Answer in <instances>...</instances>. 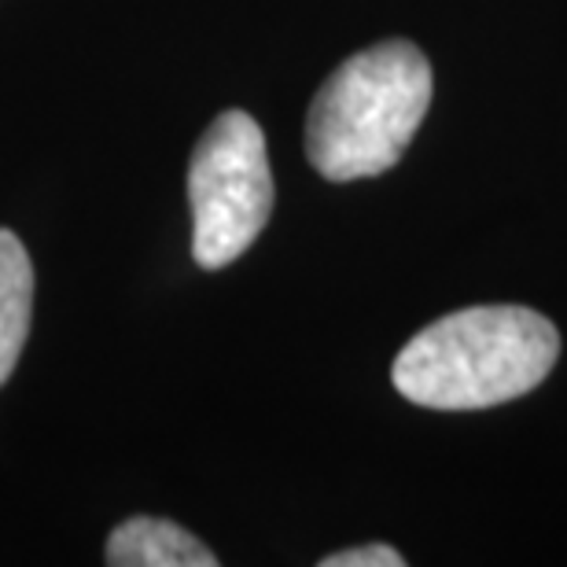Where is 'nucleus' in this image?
<instances>
[{
  "mask_svg": "<svg viewBox=\"0 0 567 567\" xmlns=\"http://www.w3.org/2000/svg\"><path fill=\"white\" fill-rule=\"evenodd\" d=\"M104 560L111 567H214L218 557L174 519L133 516L107 538Z\"/></svg>",
  "mask_w": 567,
  "mask_h": 567,
  "instance_id": "obj_4",
  "label": "nucleus"
},
{
  "mask_svg": "<svg viewBox=\"0 0 567 567\" xmlns=\"http://www.w3.org/2000/svg\"><path fill=\"white\" fill-rule=\"evenodd\" d=\"M33 306V266L22 240L11 229H0V388L19 365V354L30 336Z\"/></svg>",
  "mask_w": 567,
  "mask_h": 567,
  "instance_id": "obj_5",
  "label": "nucleus"
},
{
  "mask_svg": "<svg viewBox=\"0 0 567 567\" xmlns=\"http://www.w3.org/2000/svg\"><path fill=\"white\" fill-rule=\"evenodd\" d=\"M192 258L199 269H225L258 240L274 214L262 126L233 107L199 137L188 163Z\"/></svg>",
  "mask_w": 567,
  "mask_h": 567,
  "instance_id": "obj_3",
  "label": "nucleus"
},
{
  "mask_svg": "<svg viewBox=\"0 0 567 567\" xmlns=\"http://www.w3.org/2000/svg\"><path fill=\"white\" fill-rule=\"evenodd\" d=\"M402 564L405 557L391 546H358L321 560V567H402Z\"/></svg>",
  "mask_w": 567,
  "mask_h": 567,
  "instance_id": "obj_6",
  "label": "nucleus"
},
{
  "mask_svg": "<svg viewBox=\"0 0 567 567\" xmlns=\"http://www.w3.org/2000/svg\"><path fill=\"white\" fill-rule=\"evenodd\" d=\"M560 358V332L527 306H468L399 350L394 391L424 410H491L524 399Z\"/></svg>",
  "mask_w": 567,
  "mask_h": 567,
  "instance_id": "obj_1",
  "label": "nucleus"
},
{
  "mask_svg": "<svg viewBox=\"0 0 567 567\" xmlns=\"http://www.w3.org/2000/svg\"><path fill=\"white\" fill-rule=\"evenodd\" d=\"M431 89V63L413 41L394 38L350 55L317 89L306 158L328 181L388 174L421 130Z\"/></svg>",
  "mask_w": 567,
  "mask_h": 567,
  "instance_id": "obj_2",
  "label": "nucleus"
}]
</instances>
